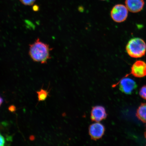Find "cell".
I'll list each match as a JSON object with an SVG mask.
<instances>
[{"instance_id": "cell-1", "label": "cell", "mask_w": 146, "mask_h": 146, "mask_svg": "<svg viewBox=\"0 0 146 146\" xmlns=\"http://www.w3.org/2000/svg\"><path fill=\"white\" fill-rule=\"evenodd\" d=\"M52 50L48 44L38 38L33 43L29 45V54L34 62L45 64L51 59L50 52Z\"/></svg>"}, {"instance_id": "cell-2", "label": "cell", "mask_w": 146, "mask_h": 146, "mask_svg": "<svg viewBox=\"0 0 146 146\" xmlns=\"http://www.w3.org/2000/svg\"><path fill=\"white\" fill-rule=\"evenodd\" d=\"M126 50L128 54L131 57L142 58L146 54V43L141 38H132L127 43L126 46Z\"/></svg>"}, {"instance_id": "cell-3", "label": "cell", "mask_w": 146, "mask_h": 146, "mask_svg": "<svg viewBox=\"0 0 146 146\" xmlns=\"http://www.w3.org/2000/svg\"><path fill=\"white\" fill-rule=\"evenodd\" d=\"M128 10L127 7L122 4H117L113 7L111 16L113 21L117 23L123 22L127 19Z\"/></svg>"}, {"instance_id": "cell-4", "label": "cell", "mask_w": 146, "mask_h": 146, "mask_svg": "<svg viewBox=\"0 0 146 146\" xmlns=\"http://www.w3.org/2000/svg\"><path fill=\"white\" fill-rule=\"evenodd\" d=\"M119 84V89L122 92L126 94H131L137 87L136 82L131 78L124 76L116 84L112 85L114 87Z\"/></svg>"}, {"instance_id": "cell-5", "label": "cell", "mask_w": 146, "mask_h": 146, "mask_svg": "<svg viewBox=\"0 0 146 146\" xmlns=\"http://www.w3.org/2000/svg\"><path fill=\"white\" fill-rule=\"evenodd\" d=\"M105 127L103 124L96 122L91 124L89 128V133L91 139L97 140L103 137L105 132Z\"/></svg>"}, {"instance_id": "cell-6", "label": "cell", "mask_w": 146, "mask_h": 146, "mask_svg": "<svg viewBox=\"0 0 146 146\" xmlns=\"http://www.w3.org/2000/svg\"><path fill=\"white\" fill-rule=\"evenodd\" d=\"M107 116L106 111L103 106L98 105L92 107L90 115L92 121L99 122L105 119Z\"/></svg>"}, {"instance_id": "cell-7", "label": "cell", "mask_w": 146, "mask_h": 146, "mask_svg": "<svg viewBox=\"0 0 146 146\" xmlns=\"http://www.w3.org/2000/svg\"><path fill=\"white\" fill-rule=\"evenodd\" d=\"M130 74L134 77L141 78L146 76V63L141 60H137L133 64Z\"/></svg>"}, {"instance_id": "cell-8", "label": "cell", "mask_w": 146, "mask_h": 146, "mask_svg": "<svg viewBox=\"0 0 146 146\" xmlns=\"http://www.w3.org/2000/svg\"><path fill=\"white\" fill-rule=\"evenodd\" d=\"M125 4L128 11L136 13L142 10L145 2L144 0H125Z\"/></svg>"}, {"instance_id": "cell-9", "label": "cell", "mask_w": 146, "mask_h": 146, "mask_svg": "<svg viewBox=\"0 0 146 146\" xmlns=\"http://www.w3.org/2000/svg\"><path fill=\"white\" fill-rule=\"evenodd\" d=\"M136 116L139 119L146 123V103H142L137 110Z\"/></svg>"}, {"instance_id": "cell-10", "label": "cell", "mask_w": 146, "mask_h": 146, "mask_svg": "<svg viewBox=\"0 0 146 146\" xmlns=\"http://www.w3.org/2000/svg\"><path fill=\"white\" fill-rule=\"evenodd\" d=\"M39 102L44 101L46 100L49 95V92L47 90L41 89L39 91H36Z\"/></svg>"}, {"instance_id": "cell-11", "label": "cell", "mask_w": 146, "mask_h": 146, "mask_svg": "<svg viewBox=\"0 0 146 146\" xmlns=\"http://www.w3.org/2000/svg\"><path fill=\"white\" fill-rule=\"evenodd\" d=\"M139 95L142 98L146 100V85L144 86L140 89Z\"/></svg>"}, {"instance_id": "cell-12", "label": "cell", "mask_w": 146, "mask_h": 146, "mask_svg": "<svg viewBox=\"0 0 146 146\" xmlns=\"http://www.w3.org/2000/svg\"><path fill=\"white\" fill-rule=\"evenodd\" d=\"M19 1L24 5L31 6L34 5L36 0H19Z\"/></svg>"}, {"instance_id": "cell-13", "label": "cell", "mask_w": 146, "mask_h": 146, "mask_svg": "<svg viewBox=\"0 0 146 146\" xmlns=\"http://www.w3.org/2000/svg\"><path fill=\"white\" fill-rule=\"evenodd\" d=\"M5 144V139L1 134H0V146H4Z\"/></svg>"}, {"instance_id": "cell-14", "label": "cell", "mask_w": 146, "mask_h": 146, "mask_svg": "<svg viewBox=\"0 0 146 146\" xmlns=\"http://www.w3.org/2000/svg\"><path fill=\"white\" fill-rule=\"evenodd\" d=\"M39 9V7L37 5H35L33 7V10L35 11H38Z\"/></svg>"}, {"instance_id": "cell-15", "label": "cell", "mask_w": 146, "mask_h": 146, "mask_svg": "<svg viewBox=\"0 0 146 146\" xmlns=\"http://www.w3.org/2000/svg\"><path fill=\"white\" fill-rule=\"evenodd\" d=\"M9 110L11 111H12V112H13V111H15V107L14 106H11L9 108Z\"/></svg>"}, {"instance_id": "cell-16", "label": "cell", "mask_w": 146, "mask_h": 146, "mask_svg": "<svg viewBox=\"0 0 146 146\" xmlns=\"http://www.w3.org/2000/svg\"><path fill=\"white\" fill-rule=\"evenodd\" d=\"M3 102V99L1 97V96H0V107H1V105L2 104Z\"/></svg>"}, {"instance_id": "cell-17", "label": "cell", "mask_w": 146, "mask_h": 146, "mask_svg": "<svg viewBox=\"0 0 146 146\" xmlns=\"http://www.w3.org/2000/svg\"><path fill=\"white\" fill-rule=\"evenodd\" d=\"M145 139L146 140V128L145 131Z\"/></svg>"}, {"instance_id": "cell-18", "label": "cell", "mask_w": 146, "mask_h": 146, "mask_svg": "<svg viewBox=\"0 0 146 146\" xmlns=\"http://www.w3.org/2000/svg\"><path fill=\"white\" fill-rule=\"evenodd\" d=\"M101 1H105V0H101Z\"/></svg>"}]
</instances>
